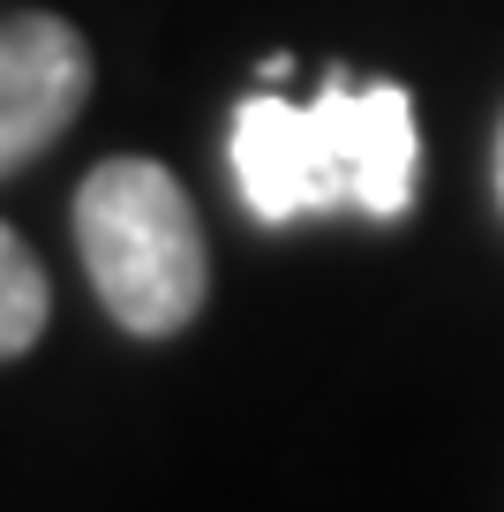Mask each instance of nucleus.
<instances>
[{
    "instance_id": "1",
    "label": "nucleus",
    "mask_w": 504,
    "mask_h": 512,
    "mask_svg": "<svg viewBox=\"0 0 504 512\" xmlns=\"http://www.w3.org/2000/svg\"><path fill=\"white\" fill-rule=\"evenodd\" d=\"M241 204L264 226H294L316 211H362V219H407L422 136H414L407 83L331 76L316 98L249 91L226 136Z\"/></svg>"
},
{
    "instance_id": "2",
    "label": "nucleus",
    "mask_w": 504,
    "mask_h": 512,
    "mask_svg": "<svg viewBox=\"0 0 504 512\" xmlns=\"http://www.w3.org/2000/svg\"><path fill=\"white\" fill-rule=\"evenodd\" d=\"M76 249L121 332L166 339L204 309L211 249L189 189L158 159H106L76 189Z\"/></svg>"
},
{
    "instance_id": "3",
    "label": "nucleus",
    "mask_w": 504,
    "mask_h": 512,
    "mask_svg": "<svg viewBox=\"0 0 504 512\" xmlns=\"http://www.w3.org/2000/svg\"><path fill=\"white\" fill-rule=\"evenodd\" d=\"M83 98H91V46L76 23L46 16V8L0 16V174L61 144Z\"/></svg>"
},
{
    "instance_id": "4",
    "label": "nucleus",
    "mask_w": 504,
    "mask_h": 512,
    "mask_svg": "<svg viewBox=\"0 0 504 512\" xmlns=\"http://www.w3.org/2000/svg\"><path fill=\"white\" fill-rule=\"evenodd\" d=\"M53 317V287H46V264L31 256V241L16 226H0V362L8 354H31L38 332Z\"/></svg>"
},
{
    "instance_id": "5",
    "label": "nucleus",
    "mask_w": 504,
    "mask_h": 512,
    "mask_svg": "<svg viewBox=\"0 0 504 512\" xmlns=\"http://www.w3.org/2000/svg\"><path fill=\"white\" fill-rule=\"evenodd\" d=\"M489 174H497V204H504V121H497V151H489Z\"/></svg>"
}]
</instances>
